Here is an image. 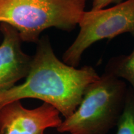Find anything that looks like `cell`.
Listing matches in <instances>:
<instances>
[{
  "mask_svg": "<svg viewBox=\"0 0 134 134\" xmlns=\"http://www.w3.org/2000/svg\"><path fill=\"white\" fill-rule=\"evenodd\" d=\"M37 43L26 80L0 92V108L14 100L37 99L52 105L67 118L78 108L88 86L100 76L91 66L77 68L60 60L47 37Z\"/></svg>",
  "mask_w": 134,
  "mask_h": 134,
  "instance_id": "obj_1",
  "label": "cell"
},
{
  "mask_svg": "<svg viewBox=\"0 0 134 134\" xmlns=\"http://www.w3.org/2000/svg\"><path fill=\"white\" fill-rule=\"evenodd\" d=\"M128 90L123 80L104 72L89 85L76 110L57 130L70 134H107L117 125Z\"/></svg>",
  "mask_w": 134,
  "mask_h": 134,
  "instance_id": "obj_2",
  "label": "cell"
},
{
  "mask_svg": "<svg viewBox=\"0 0 134 134\" xmlns=\"http://www.w3.org/2000/svg\"><path fill=\"white\" fill-rule=\"evenodd\" d=\"M86 0H0V23L14 27L22 41L37 43L50 27L71 31L85 12Z\"/></svg>",
  "mask_w": 134,
  "mask_h": 134,
  "instance_id": "obj_3",
  "label": "cell"
},
{
  "mask_svg": "<svg viewBox=\"0 0 134 134\" xmlns=\"http://www.w3.org/2000/svg\"><path fill=\"white\" fill-rule=\"evenodd\" d=\"M78 26L80 32L63 53V62L78 67L83 53L93 43L112 39L124 33L134 36V0H127L108 9L83 13Z\"/></svg>",
  "mask_w": 134,
  "mask_h": 134,
  "instance_id": "obj_4",
  "label": "cell"
},
{
  "mask_svg": "<svg viewBox=\"0 0 134 134\" xmlns=\"http://www.w3.org/2000/svg\"><path fill=\"white\" fill-rule=\"evenodd\" d=\"M61 114L44 103L35 109H27L21 100L0 108V134H44L48 128H57L62 122Z\"/></svg>",
  "mask_w": 134,
  "mask_h": 134,
  "instance_id": "obj_5",
  "label": "cell"
},
{
  "mask_svg": "<svg viewBox=\"0 0 134 134\" xmlns=\"http://www.w3.org/2000/svg\"><path fill=\"white\" fill-rule=\"evenodd\" d=\"M3 41L0 44V92L13 88L26 78L32 57L23 52L18 31L6 23H0Z\"/></svg>",
  "mask_w": 134,
  "mask_h": 134,
  "instance_id": "obj_6",
  "label": "cell"
},
{
  "mask_svg": "<svg viewBox=\"0 0 134 134\" xmlns=\"http://www.w3.org/2000/svg\"><path fill=\"white\" fill-rule=\"evenodd\" d=\"M105 72L127 81L134 91V50L130 55L110 59L106 65Z\"/></svg>",
  "mask_w": 134,
  "mask_h": 134,
  "instance_id": "obj_7",
  "label": "cell"
},
{
  "mask_svg": "<svg viewBox=\"0 0 134 134\" xmlns=\"http://www.w3.org/2000/svg\"><path fill=\"white\" fill-rule=\"evenodd\" d=\"M116 134H134V91L129 87L124 108L117 125Z\"/></svg>",
  "mask_w": 134,
  "mask_h": 134,
  "instance_id": "obj_8",
  "label": "cell"
},
{
  "mask_svg": "<svg viewBox=\"0 0 134 134\" xmlns=\"http://www.w3.org/2000/svg\"><path fill=\"white\" fill-rule=\"evenodd\" d=\"M122 0H93L92 10H98L103 9L112 3H120Z\"/></svg>",
  "mask_w": 134,
  "mask_h": 134,
  "instance_id": "obj_9",
  "label": "cell"
}]
</instances>
